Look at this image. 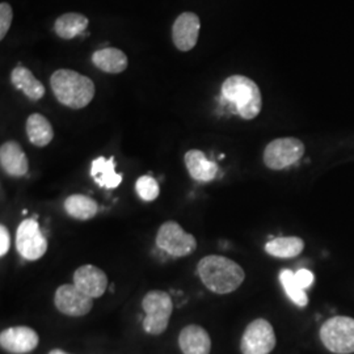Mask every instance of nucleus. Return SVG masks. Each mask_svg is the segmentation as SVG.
Wrapping results in <instances>:
<instances>
[{
  "label": "nucleus",
  "instance_id": "7ed1b4c3",
  "mask_svg": "<svg viewBox=\"0 0 354 354\" xmlns=\"http://www.w3.org/2000/svg\"><path fill=\"white\" fill-rule=\"evenodd\" d=\"M222 96L235 106L236 113L244 120H253L261 112L263 97L260 88L247 76L227 77L222 84Z\"/></svg>",
  "mask_w": 354,
  "mask_h": 354
},
{
  "label": "nucleus",
  "instance_id": "9d476101",
  "mask_svg": "<svg viewBox=\"0 0 354 354\" xmlns=\"http://www.w3.org/2000/svg\"><path fill=\"white\" fill-rule=\"evenodd\" d=\"M54 304L67 317H84L92 310L93 298L79 290L74 283H64L55 291Z\"/></svg>",
  "mask_w": 354,
  "mask_h": 354
},
{
  "label": "nucleus",
  "instance_id": "ddd939ff",
  "mask_svg": "<svg viewBox=\"0 0 354 354\" xmlns=\"http://www.w3.org/2000/svg\"><path fill=\"white\" fill-rule=\"evenodd\" d=\"M74 285L91 298H100L108 288V277L97 266H79L74 273Z\"/></svg>",
  "mask_w": 354,
  "mask_h": 354
},
{
  "label": "nucleus",
  "instance_id": "4468645a",
  "mask_svg": "<svg viewBox=\"0 0 354 354\" xmlns=\"http://www.w3.org/2000/svg\"><path fill=\"white\" fill-rule=\"evenodd\" d=\"M0 165L1 169L12 177L26 176L29 169V162L23 147L15 142L8 140L0 147Z\"/></svg>",
  "mask_w": 354,
  "mask_h": 354
},
{
  "label": "nucleus",
  "instance_id": "a878e982",
  "mask_svg": "<svg viewBox=\"0 0 354 354\" xmlns=\"http://www.w3.org/2000/svg\"><path fill=\"white\" fill-rule=\"evenodd\" d=\"M13 20L12 7L3 1L0 4V39H4L6 35L8 33Z\"/></svg>",
  "mask_w": 354,
  "mask_h": 354
},
{
  "label": "nucleus",
  "instance_id": "6e6552de",
  "mask_svg": "<svg viewBox=\"0 0 354 354\" xmlns=\"http://www.w3.org/2000/svg\"><path fill=\"white\" fill-rule=\"evenodd\" d=\"M276 333L266 319H256L247 326L241 336L243 354H269L276 348Z\"/></svg>",
  "mask_w": 354,
  "mask_h": 354
},
{
  "label": "nucleus",
  "instance_id": "1a4fd4ad",
  "mask_svg": "<svg viewBox=\"0 0 354 354\" xmlns=\"http://www.w3.org/2000/svg\"><path fill=\"white\" fill-rule=\"evenodd\" d=\"M16 250L26 260L36 261L48 251V241L36 219H26L16 232Z\"/></svg>",
  "mask_w": 354,
  "mask_h": 354
},
{
  "label": "nucleus",
  "instance_id": "aec40b11",
  "mask_svg": "<svg viewBox=\"0 0 354 354\" xmlns=\"http://www.w3.org/2000/svg\"><path fill=\"white\" fill-rule=\"evenodd\" d=\"M26 136L32 145L45 147L54 138V130L49 120L39 113L30 114L26 120Z\"/></svg>",
  "mask_w": 354,
  "mask_h": 354
},
{
  "label": "nucleus",
  "instance_id": "39448f33",
  "mask_svg": "<svg viewBox=\"0 0 354 354\" xmlns=\"http://www.w3.org/2000/svg\"><path fill=\"white\" fill-rule=\"evenodd\" d=\"M320 339L332 353H354L353 317H330L320 328Z\"/></svg>",
  "mask_w": 354,
  "mask_h": 354
},
{
  "label": "nucleus",
  "instance_id": "423d86ee",
  "mask_svg": "<svg viewBox=\"0 0 354 354\" xmlns=\"http://www.w3.org/2000/svg\"><path fill=\"white\" fill-rule=\"evenodd\" d=\"M156 245L172 257H185L196 251L197 241L177 222L168 221L156 234Z\"/></svg>",
  "mask_w": 354,
  "mask_h": 354
},
{
  "label": "nucleus",
  "instance_id": "f03ea898",
  "mask_svg": "<svg viewBox=\"0 0 354 354\" xmlns=\"http://www.w3.org/2000/svg\"><path fill=\"white\" fill-rule=\"evenodd\" d=\"M55 99L71 109H83L95 97V83L74 70H57L50 77Z\"/></svg>",
  "mask_w": 354,
  "mask_h": 354
},
{
  "label": "nucleus",
  "instance_id": "f3484780",
  "mask_svg": "<svg viewBox=\"0 0 354 354\" xmlns=\"http://www.w3.org/2000/svg\"><path fill=\"white\" fill-rule=\"evenodd\" d=\"M91 176L99 187L105 189H114L122 183V175L115 172L113 156L109 159L104 156L96 158L91 165Z\"/></svg>",
  "mask_w": 354,
  "mask_h": 354
},
{
  "label": "nucleus",
  "instance_id": "2eb2a0df",
  "mask_svg": "<svg viewBox=\"0 0 354 354\" xmlns=\"http://www.w3.org/2000/svg\"><path fill=\"white\" fill-rule=\"evenodd\" d=\"M178 346L183 354H210L212 339L206 329L197 324H189L178 335Z\"/></svg>",
  "mask_w": 354,
  "mask_h": 354
},
{
  "label": "nucleus",
  "instance_id": "20e7f679",
  "mask_svg": "<svg viewBox=\"0 0 354 354\" xmlns=\"http://www.w3.org/2000/svg\"><path fill=\"white\" fill-rule=\"evenodd\" d=\"M142 308L146 313L143 329L153 336L165 333L174 313L171 295L162 290L149 291L142 299Z\"/></svg>",
  "mask_w": 354,
  "mask_h": 354
},
{
  "label": "nucleus",
  "instance_id": "4be33fe9",
  "mask_svg": "<svg viewBox=\"0 0 354 354\" xmlns=\"http://www.w3.org/2000/svg\"><path fill=\"white\" fill-rule=\"evenodd\" d=\"M64 210L74 219L89 221L99 213V205L88 196L73 194L66 198Z\"/></svg>",
  "mask_w": 354,
  "mask_h": 354
},
{
  "label": "nucleus",
  "instance_id": "cd10ccee",
  "mask_svg": "<svg viewBox=\"0 0 354 354\" xmlns=\"http://www.w3.org/2000/svg\"><path fill=\"white\" fill-rule=\"evenodd\" d=\"M10 244H11V239H10V232L8 228L6 227L4 225L0 226V256H6L8 250H10Z\"/></svg>",
  "mask_w": 354,
  "mask_h": 354
},
{
  "label": "nucleus",
  "instance_id": "dca6fc26",
  "mask_svg": "<svg viewBox=\"0 0 354 354\" xmlns=\"http://www.w3.org/2000/svg\"><path fill=\"white\" fill-rule=\"evenodd\" d=\"M190 176L200 183H210L218 175V165L209 160L201 150H190L184 156Z\"/></svg>",
  "mask_w": 354,
  "mask_h": 354
},
{
  "label": "nucleus",
  "instance_id": "c85d7f7f",
  "mask_svg": "<svg viewBox=\"0 0 354 354\" xmlns=\"http://www.w3.org/2000/svg\"><path fill=\"white\" fill-rule=\"evenodd\" d=\"M49 354H70L67 353V352H64V351H62V349H53L51 351L50 353Z\"/></svg>",
  "mask_w": 354,
  "mask_h": 354
},
{
  "label": "nucleus",
  "instance_id": "393cba45",
  "mask_svg": "<svg viewBox=\"0 0 354 354\" xmlns=\"http://www.w3.org/2000/svg\"><path fill=\"white\" fill-rule=\"evenodd\" d=\"M136 190L140 198L146 203H151L159 197L160 188L158 181L151 176H142L136 183Z\"/></svg>",
  "mask_w": 354,
  "mask_h": 354
},
{
  "label": "nucleus",
  "instance_id": "f257e3e1",
  "mask_svg": "<svg viewBox=\"0 0 354 354\" xmlns=\"http://www.w3.org/2000/svg\"><path fill=\"white\" fill-rule=\"evenodd\" d=\"M197 273L203 285L215 294H228L239 289L245 273L238 263L225 256L210 254L198 261Z\"/></svg>",
  "mask_w": 354,
  "mask_h": 354
},
{
  "label": "nucleus",
  "instance_id": "5701e85b",
  "mask_svg": "<svg viewBox=\"0 0 354 354\" xmlns=\"http://www.w3.org/2000/svg\"><path fill=\"white\" fill-rule=\"evenodd\" d=\"M304 241L297 236H282L268 241L266 245V253L279 259L295 257L304 251Z\"/></svg>",
  "mask_w": 354,
  "mask_h": 354
},
{
  "label": "nucleus",
  "instance_id": "a211bd4d",
  "mask_svg": "<svg viewBox=\"0 0 354 354\" xmlns=\"http://www.w3.org/2000/svg\"><path fill=\"white\" fill-rule=\"evenodd\" d=\"M92 64L106 74H121L127 68V54L115 48H106L92 54Z\"/></svg>",
  "mask_w": 354,
  "mask_h": 354
},
{
  "label": "nucleus",
  "instance_id": "412c9836",
  "mask_svg": "<svg viewBox=\"0 0 354 354\" xmlns=\"http://www.w3.org/2000/svg\"><path fill=\"white\" fill-rule=\"evenodd\" d=\"M89 20L82 13H64L55 20L54 30L58 37L73 39L83 35L88 26Z\"/></svg>",
  "mask_w": 354,
  "mask_h": 354
},
{
  "label": "nucleus",
  "instance_id": "f8f14e48",
  "mask_svg": "<svg viewBox=\"0 0 354 354\" xmlns=\"http://www.w3.org/2000/svg\"><path fill=\"white\" fill-rule=\"evenodd\" d=\"M201 21L194 12L181 13L172 26V39L180 51H190L198 41Z\"/></svg>",
  "mask_w": 354,
  "mask_h": 354
},
{
  "label": "nucleus",
  "instance_id": "6ab92c4d",
  "mask_svg": "<svg viewBox=\"0 0 354 354\" xmlns=\"http://www.w3.org/2000/svg\"><path fill=\"white\" fill-rule=\"evenodd\" d=\"M13 87L24 92L26 97L32 102H38L45 96V86L37 80L35 75L26 67H16L11 73Z\"/></svg>",
  "mask_w": 354,
  "mask_h": 354
},
{
  "label": "nucleus",
  "instance_id": "0eeeda50",
  "mask_svg": "<svg viewBox=\"0 0 354 354\" xmlns=\"http://www.w3.org/2000/svg\"><path fill=\"white\" fill-rule=\"evenodd\" d=\"M304 155L302 140L294 137L279 138L270 142L264 151V163L268 168L279 171L295 165Z\"/></svg>",
  "mask_w": 354,
  "mask_h": 354
},
{
  "label": "nucleus",
  "instance_id": "b1692460",
  "mask_svg": "<svg viewBox=\"0 0 354 354\" xmlns=\"http://www.w3.org/2000/svg\"><path fill=\"white\" fill-rule=\"evenodd\" d=\"M294 274L295 273H292L290 269H283L279 273V281L286 291L288 297L290 298L291 302H294L299 307H304L308 304V298H307V294L304 292V289L297 283Z\"/></svg>",
  "mask_w": 354,
  "mask_h": 354
},
{
  "label": "nucleus",
  "instance_id": "9b49d317",
  "mask_svg": "<svg viewBox=\"0 0 354 354\" xmlns=\"http://www.w3.org/2000/svg\"><path fill=\"white\" fill-rule=\"evenodd\" d=\"M39 344V336L35 329L26 326H17L1 330L0 346L12 354H26L33 352Z\"/></svg>",
  "mask_w": 354,
  "mask_h": 354
},
{
  "label": "nucleus",
  "instance_id": "bb28decb",
  "mask_svg": "<svg viewBox=\"0 0 354 354\" xmlns=\"http://www.w3.org/2000/svg\"><path fill=\"white\" fill-rule=\"evenodd\" d=\"M295 281H297V283L306 290L307 288H310L311 285H313V282H314V274H313V272H310V270H307V269H299L295 274Z\"/></svg>",
  "mask_w": 354,
  "mask_h": 354
}]
</instances>
